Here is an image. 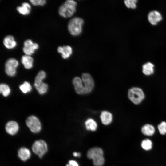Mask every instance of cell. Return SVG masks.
I'll return each mask as SVG.
<instances>
[{
    "label": "cell",
    "mask_w": 166,
    "mask_h": 166,
    "mask_svg": "<svg viewBox=\"0 0 166 166\" xmlns=\"http://www.w3.org/2000/svg\"><path fill=\"white\" fill-rule=\"evenodd\" d=\"M102 149L98 147L92 148L89 149L87 153V156L93 160V164L95 166H102L105 162Z\"/></svg>",
    "instance_id": "cell-1"
},
{
    "label": "cell",
    "mask_w": 166,
    "mask_h": 166,
    "mask_svg": "<svg viewBox=\"0 0 166 166\" xmlns=\"http://www.w3.org/2000/svg\"><path fill=\"white\" fill-rule=\"evenodd\" d=\"M77 3L73 0L66 1L59 8L58 13L65 18L72 16L76 10Z\"/></svg>",
    "instance_id": "cell-2"
},
{
    "label": "cell",
    "mask_w": 166,
    "mask_h": 166,
    "mask_svg": "<svg viewBox=\"0 0 166 166\" xmlns=\"http://www.w3.org/2000/svg\"><path fill=\"white\" fill-rule=\"evenodd\" d=\"M128 96V99L133 103L135 105H138L144 99L145 95L141 88L134 87L129 89Z\"/></svg>",
    "instance_id": "cell-3"
},
{
    "label": "cell",
    "mask_w": 166,
    "mask_h": 166,
    "mask_svg": "<svg viewBox=\"0 0 166 166\" xmlns=\"http://www.w3.org/2000/svg\"><path fill=\"white\" fill-rule=\"evenodd\" d=\"M83 22V19L79 17H75L71 19L68 26L70 33L73 36L79 35L82 31Z\"/></svg>",
    "instance_id": "cell-4"
},
{
    "label": "cell",
    "mask_w": 166,
    "mask_h": 166,
    "mask_svg": "<svg viewBox=\"0 0 166 166\" xmlns=\"http://www.w3.org/2000/svg\"><path fill=\"white\" fill-rule=\"evenodd\" d=\"M32 149L34 154L38 155L39 158H42L47 151V145L43 140H38L33 143Z\"/></svg>",
    "instance_id": "cell-5"
},
{
    "label": "cell",
    "mask_w": 166,
    "mask_h": 166,
    "mask_svg": "<svg viewBox=\"0 0 166 166\" xmlns=\"http://www.w3.org/2000/svg\"><path fill=\"white\" fill-rule=\"evenodd\" d=\"M84 94L90 93L93 90L94 83L93 79L89 73H84L81 76Z\"/></svg>",
    "instance_id": "cell-6"
},
{
    "label": "cell",
    "mask_w": 166,
    "mask_h": 166,
    "mask_svg": "<svg viewBox=\"0 0 166 166\" xmlns=\"http://www.w3.org/2000/svg\"><path fill=\"white\" fill-rule=\"evenodd\" d=\"M26 123L27 126L32 132L38 133L41 130V124L38 118L35 116H29L26 119Z\"/></svg>",
    "instance_id": "cell-7"
},
{
    "label": "cell",
    "mask_w": 166,
    "mask_h": 166,
    "mask_svg": "<svg viewBox=\"0 0 166 166\" xmlns=\"http://www.w3.org/2000/svg\"><path fill=\"white\" fill-rule=\"evenodd\" d=\"M19 64L18 61L15 59H8L5 64V71L6 74L10 76H14L16 74V68Z\"/></svg>",
    "instance_id": "cell-8"
},
{
    "label": "cell",
    "mask_w": 166,
    "mask_h": 166,
    "mask_svg": "<svg viewBox=\"0 0 166 166\" xmlns=\"http://www.w3.org/2000/svg\"><path fill=\"white\" fill-rule=\"evenodd\" d=\"M45 78L43 76L40 74H37L35 78L34 85L40 94H45L47 90V84L43 82V80Z\"/></svg>",
    "instance_id": "cell-9"
},
{
    "label": "cell",
    "mask_w": 166,
    "mask_h": 166,
    "mask_svg": "<svg viewBox=\"0 0 166 166\" xmlns=\"http://www.w3.org/2000/svg\"><path fill=\"white\" fill-rule=\"evenodd\" d=\"M38 45L36 43H33L30 39H27L24 43L23 51L26 55L30 56L38 48Z\"/></svg>",
    "instance_id": "cell-10"
},
{
    "label": "cell",
    "mask_w": 166,
    "mask_h": 166,
    "mask_svg": "<svg viewBox=\"0 0 166 166\" xmlns=\"http://www.w3.org/2000/svg\"><path fill=\"white\" fill-rule=\"evenodd\" d=\"M5 130L7 133L11 135L16 134L19 130L18 123L13 121L8 122L6 125Z\"/></svg>",
    "instance_id": "cell-11"
},
{
    "label": "cell",
    "mask_w": 166,
    "mask_h": 166,
    "mask_svg": "<svg viewBox=\"0 0 166 166\" xmlns=\"http://www.w3.org/2000/svg\"><path fill=\"white\" fill-rule=\"evenodd\" d=\"M148 19L152 25H156L162 19L161 14L158 11L153 10L150 12L148 15Z\"/></svg>",
    "instance_id": "cell-12"
},
{
    "label": "cell",
    "mask_w": 166,
    "mask_h": 166,
    "mask_svg": "<svg viewBox=\"0 0 166 166\" xmlns=\"http://www.w3.org/2000/svg\"><path fill=\"white\" fill-rule=\"evenodd\" d=\"M73 84L76 93L79 94L83 95V81L82 79L79 77H75L73 79Z\"/></svg>",
    "instance_id": "cell-13"
},
{
    "label": "cell",
    "mask_w": 166,
    "mask_h": 166,
    "mask_svg": "<svg viewBox=\"0 0 166 166\" xmlns=\"http://www.w3.org/2000/svg\"><path fill=\"white\" fill-rule=\"evenodd\" d=\"M57 51L59 53L61 54L62 57L64 59L68 58L72 53V48L68 45L59 46Z\"/></svg>",
    "instance_id": "cell-14"
},
{
    "label": "cell",
    "mask_w": 166,
    "mask_h": 166,
    "mask_svg": "<svg viewBox=\"0 0 166 166\" xmlns=\"http://www.w3.org/2000/svg\"><path fill=\"white\" fill-rule=\"evenodd\" d=\"M31 155L30 150L25 147L21 148L18 152V157L23 161H26L29 159Z\"/></svg>",
    "instance_id": "cell-15"
},
{
    "label": "cell",
    "mask_w": 166,
    "mask_h": 166,
    "mask_svg": "<svg viewBox=\"0 0 166 166\" xmlns=\"http://www.w3.org/2000/svg\"><path fill=\"white\" fill-rule=\"evenodd\" d=\"M3 42L5 46L8 49H13L17 45V43L14 37L11 35H8L5 37Z\"/></svg>",
    "instance_id": "cell-16"
},
{
    "label": "cell",
    "mask_w": 166,
    "mask_h": 166,
    "mask_svg": "<svg viewBox=\"0 0 166 166\" xmlns=\"http://www.w3.org/2000/svg\"><path fill=\"white\" fill-rule=\"evenodd\" d=\"M112 115L109 111H104L101 112L100 115V118L102 123L105 125L110 124L112 121Z\"/></svg>",
    "instance_id": "cell-17"
},
{
    "label": "cell",
    "mask_w": 166,
    "mask_h": 166,
    "mask_svg": "<svg viewBox=\"0 0 166 166\" xmlns=\"http://www.w3.org/2000/svg\"><path fill=\"white\" fill-rule=\"evenodd\" d=\"M154 65L150 62H147L142 66V72L145 75L149 76L152 75L154 72Z\"/></svg>",
    "instance_id": "cell-18"
},
{
    "label": "cell",
    "mask_w": 166,
    "mask_h": 166,
    "mask_svg": "<svg viewBox=\"0 0 166 166\" xmlns=\"http://www.w3.org/2000/svg\"><path fill=\"white\" fill-rule=\"evenodd\" d=\"M33 59L30 56L24 55L22 56L21 61L25 68L29 69L33 66Z\"/></svg>",
    "instance_id": "cell-19"
},
{
    "label": "cell",
    "mask_w": 166,
    "mask_h": 166,
    "mask_svg": "<svg viewBox=\"0 0 166 166\" xmlns=\"http://www.w3.org/2000/svg\"><path fill=\"white\" fill-rule=\"evenodd\" d=\"M31 8V6L28 3L24 2L22 3L21 6L17 7L16 10L20 14L25 15L30 13Z\"/></svg>",
    "instance_id": "cell-20"
},
{
    "label": "cell",
    "mask_w": 166,
    "mask_h": 166,
    "mask_svg": "<svg viewBox=\"0 0 166 166\" xmlns=\"http://www.w3.org/2000/svg\"><path fill=\"white\" fill-rule=\"evenodd\" d=\"M141 131L144 135L151 136L154 133L155 129L152 125L147 124H144L142 127Z\"/></svg>",
    "instance_id": "cell-21"
},
{
    "label": "cell",
    "mask_w": 166,
    "mask_h": 166,
    "mask_svg": "<svg viewBox=\"0 0 166 166\" xmlns=\"http://www.w3.org/2000/svg\"><path fill=\"white\" fill-rule=\"evenodd\" d=\"M85 125L87 130L92 131L96 130L97 124L96 122L93 119L89 118L85 122Z\"/></svg>",
    "instance_id": "cell-22"
},
{
    "label": "cell",
    "mask_w": 166,
    "mask_h": 166,
    "mask_svg": "<svg viewBox=\"0 0 166 166\" xmlns=\"http://www.w3.org/2000/svg\"><path fill=\"white\" fill-rule=\"evenodd\" d=\"M20 90L24 93H26L30 92L32 89V87L30 84L27 81H25L20 85Z\"/></svg>",
    "instance_id": "cell-23"
},
{
    "label": "cell",
    "mask_w": 166,
    "mask_h": 166,
    "mask_svg": "<svg viewBox=\"0 0 166 166\" xmlns=\"http://www.w3.org/2000/svg\"><path fill=\"white\" fill-rule=\"evenodd\" d=\"M0 92L4 97L8 96L10 93V89L7 85L1 84L0 85Z\"/></svg>",
    "instance_id": "cell-24"
},
{
    "label": "cell",
    "mask_w": 166,
    "mask_h": 166,
    "mask_svg": "<svg viewBox=\"0 0 166 166\" xmlns=\"http://www.w3.org/2000/svg\"><path fill=\"white\" fill-rule=\"evenodd\" d=\"M152 141L148 139L143 140L141 143L142 148L146 150H150L152 148Z\"/></svg>",
    "instance_id": "cell-25"
},
{
    "label": "cell",
    "mask_w": 166,
    "mask_h": 166,
    "mask_svg": "<svg viewBox=\"0 0 166 166\" xmlns=\"http://www.w3.org/2000/svg\"><path fill=\"white\" fill-rule=\"evenodd\" d=\"M158 128L160 133L162 135L166 134V122L162 121L158 125Z\"/></svg>",
    "instance_id": "cell-26"
},
{
    "label": "cell",
    "mask_w": 166,
    "mask_h": 166,
    "mask_svg": "<svg viewBox=\"0 0 166 166\" xmlns=\"http://www.w3.org/2000/svg\"><path fill=\"white\" fill-rule=\"evenodd\" d=\"M137 2L136 0H126L124 3L126 6L128 8L134 9L136 7V3Z\"/></svg>",
    "instance_id": "cell-27"
},
{
    "label": "cell",
    "mask_w": 166,
    "mask_h": 166,
    "mask_svg": "<svg viewBox=\"0 0 166 166\" xmlns=\"http://www.w3.org/2000/svg\"><path fill=\"white\" fill-rule=\"evenodd\" d=\"M30 2L34 6H43L46 3L45 0H30Z\"/></svg>",
    "instance_id": "cell-28"
},
{
    "label": "cell",
    "mask_w": 166,
    "mask_h": 166,
    "mask_svg": "<svg viewBox=\"0 0 166 166\" xmlns=\"http://www.w3.org/2000/svg\"><path fill=\"white\" fill-rule=\"evenodd\" d=\"M69 166H79L78 163L74 160H70L68 164Z\"/></svg>",
    "instance_id": "cell-29"
},
{
    "label": "cell",
    "mask_w": 166,
    "mask_h": 166,
    "mask_svg": "<svg viewBox=\"0 0 166 166\" xmlns=\"http://www.w3.org/2000/svg\"><path fill=\"white\" fill-rule=\"evenodd\" d=\"M73 155L75 157H80L81 156V154L79 152H74Z\"/></svg>",
    "instance_id": "cell-30"
},
{
    "label": "cell",
    "mask_w": 166,
    "mask_h": 166,
    "mask_svg": "<svg viewBox=\"0 0 166 166\" xmlns=\"http://www.w3.org/2000/svg\"><path fill=\"white\" fill-rule=\"evenodd\" d=\"M66 166H69V164H67L66 165Z\"/></svg>",
    "instance_id": "cell-31"
}]
</instances>
